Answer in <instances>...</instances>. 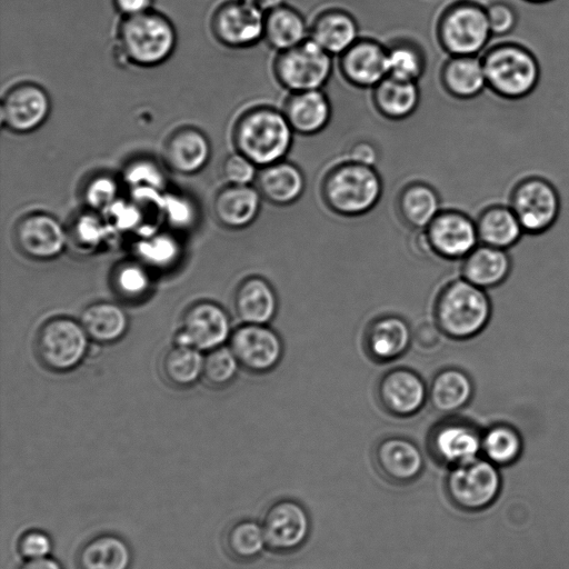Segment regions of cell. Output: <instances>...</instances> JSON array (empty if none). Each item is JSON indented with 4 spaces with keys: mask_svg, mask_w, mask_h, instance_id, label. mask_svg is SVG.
Returning a JSON list of instances; mask_svg holds the SVG:
<instances>
[{
    "mask_svg": "<svg viewBox=\"0 0 569 569\" xmlns=\"http://www.w3.org/2000/svg\"><path fill=\"white\" fill-rule=\"evenodd\" d=\"M492 36H505L517 23L516 10L505 2H493L485 7Z\"/></svg>",
    "mask_w": 569,
    "mask_h": 569,
    "instance_id": "c3c4849f",
    "label": "cell"
},
{
    "mask_svg": "<svg viewBox=\"0 0 569 569\" xmlns=\"http://www.w3.org/2000/svg\"><path fill=\"white\" fill-rule=\"evenodd\" d=\"M261 198L259 190L250 184H227L214 196V217L227 228H246L258 217Z\"/></svg>",
    "mask_w": 569,
    "mask_h": 569,
    "instance_id": "603a6c76",
    "label": "cell"
},
{
    "mask_svg": "<svg viewBox=\"0 0 569 569\" xmlns=\"http://www.w3.org/2000/svg\"><path fill=\"white\" fill-rule=\"evenodd\" d=\"M257 189L276 204L292 203L305 190L302 172L292 163L279 161L263 167L257 177Z\"/></svg>",
    "mask_w": 569,
    "mask_h": 569,
    "instance_id": "f546056e",
    "label": "cell"
},
{
    "mask_svg": "<svg viewBox=\"0 0 569 569\" xmlns=\"http://www.w3.org/2000/svg\"><path fill=\"white\" fill-rule=\"evenodd\" d=\"M20 569H61L59 563L50 558L29 559Z\"/></svg>",
    "mask_w": 569,
    "mask_h": 569,
    "instance_id": "11a10c76",
    "label": "cell"
},
{
    "mask_svg": "<svg viewBox=\"0 0 569 569\" xmlns=\"http://www.w3.org/2000/svg\"><path fill=\"white\" fill-rule=\"evenodd\" d=\"M80 323L91 340L111 343L124 336L129 319L119 305L100 301L88 306L82 311Z\"/></svg>",
    "mask_w": 569,
    "mask_h": 569,
    "instance_id": "d6a6232c",
    "label": "cell"
},
{
    "mask_svg": "<svg viewBox=\"0 0 569 569\" xmlns=\"http://www.w3.org/2000/svg\"><path fill=\"white\" fill-rule=\"evenodd\" d=\"M440 202L436 192L423 184H416L406 190L400 199L403 219L413 228H428L439 214Z\"/></svg>",
    "mask_w": 569,
    "mask_h": 569,
    "instance_id": "f35d334b",
    "label": "cell"
},
{
    "mask_svg": "<svg viewBox=\"0 0 569 569\" xmlns=\"http://www.w3.org/2000/svg\"><path fill=\"white\" fill-rule=\"evenodd\" d=\"M422 70L423 62L416 49L398 46L388 51V76L416 82Z\"/></svg>",
    "mask_w": 569,
    "mask_h": 569,
    "instance_id": "ee69618b",
    "label": "cell"
},
{
    "mask_svg": "<svg viewBox=\"0 0 569 569\" xmlns=\"http://www.w3.org/2000/svg\"><path fill=\"white\" fill-rule=\"evenodd\" d=\"M233 303L242 323L268 325L278 310L276 291L260 277L243 280L236 290Z\"/></svg>",
    "mask_w": 569,
    "mask_h": 569,
    "instance_id": "d4e9b609",
    "label": "cell"
},
{
    "mask_svg": "<svg viewBox=\"0 0 569 569\" xmlns=\"http://www.w3.org/2000/svg\"><path fill=\"white\" fill-rule=\"evenodd\" d=\"M202 351L187 346L174 345L164 356L162 369L169 382L177 387H189L203 373Z\"/></svg>",
    "mask_w": 569,
    "mask_h": 569,
    "instance_id": "74e56055",
    "label": "cell"
},
{
    "mask_svg": "<svg viewBox=\"0 0 569 569\" xmlns=\"http://www.w3.org/2000/svg\"><path fill=\"white\" fill-rule=\"evenodd\" d=\"M441 79L447 92L459 99L473 98L488 86L480 56H451Z\"/></svg>",
    "mask_w": 569,
    "mask_h": 569,
    "instance_id": "4dcf8cb0",
    "label": "cell"
},
{
    "mask_svg": "<svg viewBox=\"0 0 569 569\" xmlns=\"http://www.w3.org/2000/svg\"><path fill=\"white\" fill-rule=\"evenodd\" d=\"M481 450L492 463H511L522 451L521 435L510 423L496 422L482 431Z\"/></svg>",
    "mask_w": 569,
    "mask_h": 569,
    "instance_id": "8d00e7d4",
    "label": "cell"
},
{
    "mask_svg": "<svg viewBox=\"0 0 569 569\" xmlns=\"http://www.w3.org/2000/svg\"><path fill=\"white\" fill-rule=\"evenodd\" d=\"M411 332L408 323L397 316L375 320L366 333V347L377 361L387 362L402 356L409 348Z\"/></svg>",
    "mask_w": 569,
    "mask_h": 569,
    "instance_id": "484cf974",
    "label": "cell"
},
{
    "mask_svg": "<svg viewBox=\"0 0 569 569\" xmlns=\"http://www.w3.org/2000/svg\"><path fill=\"white\" fill-rule=\"evenodd\" d=\"M443 335L438 326L430 323L422 325L419 327L415 335L417 346L423 350L435 348L440 342V337Z\"/></svg>",
    "mask_w": 569,
    "mask_h": 569,
    "instance_id": "f5cc1de1",
    "label": "cell"
},
{
    "mask_svg": "<svg viewBox=\"0 0 569 569\" xmlns=\"http://www.w3.org/2000/svg\"><path fill=\"white\" fill-rule=\"evenodd\" d=\"M89 340L80 321L57 317L40 328L36 348L39 359L47 368L63 372L80 365L87 355Z\"/></svg>",
    "mask_w": 569,
    "mask_h": 569,
    "instance_id": "52a82bcc",
    "label": "cell"
},
{
    "mask_svg": "<svg viewBox=\"0 0 569 569\" xmlns=\"http://www.w3.org/2000/svg\"><path fill=\"white\" fill-rule=\"evenodd\" d=\"M482 432L470 421L452 419L438 425L430 435L435 458L453 466L477 458Z\"/></svg>",
    "mask_w": 569,
    "mask_h": 569,
    "instance_id": "ac0fdd59",
    "label": "cell"
},
{
    "mask_svg": "<svg viewBox=\"0 0 569 569\" xmlns=\"http://www.w3.org/2000/svg\"><path fill=\"white\" fill-rule=\"evenodd\" d=\"M162 156L166 164L181 174L201 171L211 156V144L200 129L184 126L176 129L167 138Z\"/></svg>",
    "mask_w": 569,
    "mask_h": 569,
    "instance_id": "ffe728a7",
    "label": "cell"
},
{
    "mask_svg": "<svg viewBox=\"0 0 569 569\" xmlns=\"http://www.w3.org/2000/svg\"><path fill=\"white\" fill-rule=\"evenodd\" d=\"M226 546L236 559H254L267 546L262 527L251 520L233 523L227 531Z\"/></svg>",
    "mask_w": 569,
    "mask_h": 569,
    "instance_id": "ab89813d",
    "label": "cell"
},
{
    "mask_svg": "<svg viewBox=\"0 0 569 569\" xmlns=\"http://www.w3.org/2000/svg\"><path fill=\"white\" fill-rule=\"evenodd\" d=\"M381 190L380 178L372 167L349 161L329 174L325 197L335 211L356 216L372 209Z\"/></svg>",
    "mask_w": 569,
    "mask_h": 569,
    "instance_id": "5b68a950",
    "label": "cell"
},
{
    "mask_svg": "<svg viewBox=\"0 0 569 569\" xmlns=\"http://www.w3.org/2000/svg\"><path fill=\"white\" fill-rule=\"evenodd\" d=\"M263 37L271 48L282 52L307 39V26L298 11L282 4L266 13Z\"/></svg>",
    "mask_w": 569,
    "mask_h": 569,
    "instance_id": "e575fe53",
    "label": "cell"
},
{
    "mask_svg": "<svg viewBox=\"0 0 569 569\" xmlns=\"http://www.w3.org/2000/svg\"><path fill=\"white\" fill-rule=\"evenodd\" d=\"M500 489V478L489 460L472 459L453 466L446 480L448 497L455 506L466 511L488 507Z\"/></svg>",
    "mask_w": 569,
    "mask_h": 569,
    "instance_id": "9c48e42d",
    "label": "cell"
},
{
    "mask_svg": "<svg viewBox=\"0 0 569 569\" xmlns=\"http://www.w3.org/2000/svg\"><path fill=\"white\" fill-rule=\"evenodd\" d=\"M257 167L249 158L237 151L224 159L221 173L228 184L247 186L257 180Z\"/></svg>",
    "mask_w": 569,
    "mask_h": 569,
    "instance_id": "bcb514c9",
    "label": "cell"
},
{
    "mask_svg": "<svg viewBox=\"0 0 569 569\" xmlns=\"http://www.w3.org/2000/svg\"><path fill=\"white\" fill-rule=\"evenodd\" d=\"M20 251L37 260L59 256L67 242V232L57 218L44 212H32L21 218L14 229Z\"/></svg>",
    "mask_w": 569,
    "mask_h": 569,
    "instance_id": "e0dca14e",
    "label": "cell"
},
{
    "mask_svg": "<svg viewBox=\"0 0 569 569\" xmlns=\"http://www.w3.org/2000/svg\"><path fill=\"white\" fill-rule=\"evenodd\" d=\"M123 180L132 191L156 193L164 187V176L154 161L141 158L134 159L126 166Z\"/></svg>",
    "mask_w": 569,
    "mask_h": 569,
    "instance_id": "60d3db41",
    "label": "cell"
},
{
    "mask_svg": "<svg viewBox=\"0 0 569 569\" xmlns=\"http://www.w3.org/2000/svg\"><path fill=\"white\" fill-rule=\"evenodd\" d=\"M426 233L432 251L447 259H463L480 243L476 220L460 210L439 213Z\"/></svg>",
    "mask_w": 569,
    "mask_h": 569,
    "instance_id": "2e32d148",
    "label": "cell"
},
{
    "mask_svg": "<svg viewBox=\"0 0 569 569\" xmlns=\"http://www.w3.org/2000/svg\"><path fill=\"white\" fill-rule=\"evenodd\" d=\"M130 561L128 545L113 535H100L90 539L78 557L80 569H128Z\"/></svg>",
    "mask_w": 569,
    "mask_h": 569,
    "instance_id": "836d02e7",
    "label": "cell"
},
{
    "mask_svg": "<svg viewBox=\"0 0 569 569\" xmlns=\"http://www.w3.org/2000/svg\"><path fill=\"white\" fill-rule=\"evenodd\" d=\"M139 253L156 266L168 264L178 253V246L168 236H156L140 243Z\"/></svg>",
    "mask_w": 569,
    "mask_h": 569,
    "instance_id": "7dc6e473",
    "label": "cell"
},
{
    "mask_svg": "<svg viewBox=\"0 0 569 569\" xmlns=\"http://www.w3.org/2000/svg\"><path fill=\"white\" fill-rule=\"evenodd\" d=\"M331 73V54L311 39L282 51L276 62L278 80L292 93L321 90Z\"/></svg>",
    "mask_w": 569,
    "mask_h": 569,
    "instance_id": "ba28073f",
    "label": "cell"
},
{
    "mask_svg": "<svg viewBox=\"0 0 569 569\" xmlns=\"http://www.w3.org/2000/svg\"><path fill=\"white\" fill-rule=\"evenodd\" d=\"M492 33L486 9L470 1H458L439 22V39L451 56H480Z\"/></svg>",
    "mask_w": 569,
    "mask_h": 569,
    "instance_id": "8992f818",
    "label": "cell"
},
{
    "mask_svg": "<svg viewBox=\"0 0 569 569\" xmlns=\"http://www.w3.org/2000/svg\"><path fill=\"white\" fill-rule=\"evenodd\" d=\"M249 1L264 13L284 4V0H249Z\"/></svg>",
    "mask_w": 569,
    "mask_h": 569,
    "instance_id": "9f6ffc18",
    "label": "cell"
},
{
    "mask_svg": "<svg viewBox=\"0 0 569 569\" xmlns=\"http://www.w3.org/2000/svg\"><path fill=\"white\" fill-rule=\"evenodd\" d=\"M231 333V322L226 310L214 302L200 301L186 310L174 345L208 352L221 347Z\"/></svg>",
    "mask_w": 569,
    "mask_h": 569,
    "instance_id": "4fadbf2b",
    "label": "cell"
},
{
    "mask_svg": "<svg viewBox=\"0 0 569 569\" xmlns=\"http://www.w3.org/2000/svg\"><path fill=\"white\" fill-rule=\"evenodd\" d=\"M283 113L296 132L313 134L328 124L331 106L321 90L293 92Z\"/></svg>",
    "mask_w": 569,
    "mask_h": 569,
    "instance_id": "83f0119b",
    "label": "cell"
},
{
    "mask_svg": "<svg viewBox=\"0 0 569 569\" xmlns=\"http://www.w3.org/2000/svg\"><path fill=\"white\" fill-rule=\"evenodd\" d=\"M230 348L240 366L251 372L272 370L281 360L283 345L267 325L243 323L230 337Z\"/></svg>",
    "mask_w": 569,
    "mask_h": 569,
    "instance_id": "5bb4252c",
    "label": "cell"
},
{
    "mask_svg": "<svg viewBox=\"0 0 569 569\" xmlns=\"http://www.w3.org/2000/svg\"><path fill=\"white\" fill-rule=\"evenodd\" d=\"M435 315L443 335L456 340H468L488 327L492 317V302L487 290L461 277L441 290Z\"/></svg>",
    "mask_w": 569,
    "mask_h": 569,
    "instance_id": "6da1fadb",
    "label": "cell"
},
{
    "mask_svg": "<svg viewBox=\"0 0 569 569\" xmlns=\"http://www.w3.org/2000/svg\"><path fill=\"white\" fill-rule=\"evenodd\" d=\"M104 226L92 213L80 216L74 223V236L82 247L97 244L103 237Z\"/></svg>",
    "mask_w": 569,
    "mask_h": 569,
    "instance_id": "681fc988",
    "label": "cell"
},
{
    "mask_svg": "<svg viewBox=\"0 0 569 569\" xmlns=\"http://www.w3.org/2000/svg\"><path fill=\"white\" fill-rule=\"evenodd\" d=\"M531 1H538V2H540V1H547V0H531Z\"/></svg>",
    "mask_w": 569,
    "mask_h": 569,
    "instance_id": "6f0895ef",
    "label": "cell"
},
{
    "mask_svg": "<svg viewBox=\"0 0 569 569\" xmlns=\"http://www.w3.org/2000/svg\"><path fill=\"white\" fill-rule=\"evenodd\" d=\"M358 38L355 19L347 12L332 10L318 17L313 23L310 39L329 54H343Z\"/></svg>",
    "mask_w": 569,
    "mask_h": 569,
    "instance_id": "1f68e13d",
    "label": "cell"
},
{
    "mask_svg": "<svg viewBox=\"0 0 569 569\" xmlns=\"http://www.w3.org/2000/svg\"><path fill=\"white\" fill-rule=\"evenodd\" d=\"M295 130L283 112L252 109L241 116L233 129V143L258 167L282 161L289 152Z\"/></svg>",
    "mask_w": 569,
    "mask_h": 569,
    "instance_id": "7a4b0ae2",
    "label": "cell"
},
{
    "mask_svg": "<svg viewBox=\"0 0 569 569\" xmlns=\"http://www.w3.org/2000/svg\"><path fill=\"white\" fill-rule=\"evenodd\" d=\"M113 283L118 293L132 299L148 291L150 279L140 264L128 262L118 267Z\"/></svg>",
    "mask_w": 569,
    "mask_h": 569,
    "instance_id": "f6af8a7d",
    "label": "cell"
},
{
    "mask_svg": "<svg viewBox=\"0 0 569 569\" xmlns=\"http://www.w3.org/2000/svg\"><path fill=\"white\" fill-rule=\"evenodd\" d=\"M473 395V380L459 368L439 371L428 389L431 406L445 415H453L465 408L472 400Z\"/></svg>",
    "mask_w": 569,
    "mask_h": 569,
    "instance_id": "4316f807",
    "label": "cell"
},
{
    "mask_svg": "<svg viewBox=\"0 0 569 569\" xmlns=\"http://www.w3.org/2000/svg\"><path fill=\"white\" fill-rule=\"evenodd\" d=\"M375 462L379 472L393 483H408L417 479L423 468L419 448L410 440L390 437L375 449Z\"/></svg>",
    "mask_w": 569,
    "mask_h": 569,
    "instance_id": "44dd1931",
    "label": "cell"
},
{
    "mask_svg": "<svg viewBox=\"0 0 569 569\" xmlns=\"http://www.w3.org/2000/svg\"><path fill=\"white\" fill-rule=\"evenodd\" d=\"M119 183L114 177L99 173L91 177L83 187L82 197L92 210L109 209L118 200Z\"/></svg>",
    "mask_w": 569,
    "mask_h": 569,
    "instance_id": "7bdbcfd3",
    "label": "cell"
},
{
    "mask_svg": "<svg viewBox=\"0 0 569 569\" xmlns=\"http://www.w3.org/2000/svg\"><path fill=\"white\" fill-rule=\"evenodd\" d=\"M117 44L127 62L142 68L156 67L173 53L177 32L164 14L151 9L123 17L118 27Z\"/></svg>",
    "mask_w": 569,
    "mask_h": 569,
    "instance_id": "3957f363",
    "label": "cell"
},
{
    "mask_svg": "<svg viewBox=\"0 0 569 569\" xmlns=\"http://www.w3.org/2000/svg\"><path fill=\"white\" fill-rule=\"evenodd\" d=\"M18 548L21 556L27 559L42 558L50 551L51 541L46 533L39 530H31L23 533Z\"/></svg>",
    "mask_w": 569,
    "mask_h": 569,
    "instance_id": "f907efd6",
    "label": "cell"
},
{
    "mask_svg": "<svg viewBox=\"0 0 569 569\" xmlns=\"http://www.w3.org/2000/svg\"><path fill=\"white\" fill-rule=\"evenodd\" d=\"M349 161L372 167L378 160L376 148L369 142H358L349 150Z\"/></svg>",
    "mask_w": 569,
    "mask_h": 569,
    "instance_id": "816d5d0a",
    "label": "cell"
},
{
    "mask_svg": "<svg viewBox=\"0 0 569 569\" xmlns=\"http://www.w3.org/2000/svg\"><path fill=\"white\" fill-rule=\"evenodd\" d=\"M239 366L231 348L221 346L204 356L202 376L211 386L222 387L234 379Z\"/></svg>",
    "mask_w": 569,
    "mask_h": 569,
    "instance_id": "b9f144b4",
    "label": "cell"
},
{
    "mask_svg": "<svg viewBox=\"0 0 569 569\" xmlns=\"http://www.w3.org/2000/svg\"><path fill=\"white\" fill-rule=\"evenodd\" d=\"M261 527L268 548L283 553L305 543L310 531V520L301 505L283 499L267 509Z\"/></svg>",
    "mask_w": 569,
    "mask_h": 569,
    "instance_id": "9a60e30c",
    "label": "cell"
},
{
    "mask_svg": "<svg viewBox=\"0 0 569 569\" xmlns=\"http://www.w3.org/2000/svg\"><path fill=\"white\" fill-rule=\"evenodd\" d=\"M479 242L499 249L510 250L523 238L525 231L509 206H492L476 219Z\"/></svg>",
    "mask_w": 569,
    "mask_h": 569,
    "instance_id": "f1b7e54d",
    "label": "cell"
},
{
    "mask_svg": "<svg viewBox=\"0 0 569 569\" xmlns=\"http://www.w3.org/2000/svg\"><path fill=\"white\" fill-rule=\"evenodd\" d=\"M487 84L508 98H520L536 87L539 67L533 54L516 44H501L480 54Z\"/></svg>",
    "mask_w": 569,
    "mask_h": 569,
    "instance_id": "277c9868",
    "label": "cell"
},
{
    "mask_svg": "<svg viewBox=\"0 0 569 569\" xmlns=\"http://www.w3.org/2000/svg\"><path fill=\"white\" fill-rule=\"evenodd\" d=\"M378 393L382 406L390 413L409 417L423 407L428 397V388L415 371L397 368L382 377Z\"/></svg>",
    "mask_w": 569,
    "mask_h": 569,
    "instance_id": "d6986e66",
    "label": "cell"
},
{
    "mask_svg": "<svg viewBox=\"0 0 569 569\" xmlns=\"http://www.w3.org/2000/svg\"><path fill=\"white\" fill-rule=\"evenodd\" d=\"M264 18L266 13L249 0H227L214 10L211 30L220 43L246 48L263 38Z\"/></svg>",
    "mask_w": 569,
    "mask_h": 569,
    "instance_id": "7c38bea8",
    "label": "cell"
},
{
    "mask_svg": "<svg viewBox=\"0 0 569 569\" xmlns=\"http://www.w3.org/2000/svg\"><path fill=\"white\" fill-rule=\"evenodd\" d=\"M375 103L388 118L401 119L415 111L419 102V89L415 81L388 76L375 87Z\"/></svg>",
    "mask_w": 569,
    "mask_h": 569,
    "instance_id": "d590c367",
    "label": "cell"
},
{
    "mask_svg": "<svg viewBox=\"0 0 569 569\" xmlns=\"http://www.w3.org/2000/svg\"><path fill=\"white\" fill-rule=\"evenodd\" d=\"M510 207L526 236L541 237L556 224L560 212V200L550 182L531 178L517 187Z\"/></svg>",
    "mask_w": 569,
    "mask_h": 569,
    "instance_id": "30bf717a",
    "label": "cell"
},
{
    "mask_svg": "<svg viewBox=\"0 0 569 569\" xmlns=\"http://www.w3.org/2000/svg\"><path fill=\"white\" fill-rule=\"evenodd\" d=\"M50 111L51 101L44 88L30 81L19 82L2 97L1 124L13 133H30L47 121Z\"/></svg>",
    "mask_w": 569,
    "mask_h": 569,
    "instance_id": "8fae6325",
    "label": "cell"
},
{
    "mask_svg": "<svg viewBox=\"0 0 569 569\" xmlns=\"http://www.w3.org/2000/svg\"><path fill=\"white\" fill-rule=\"evenodd\" d=\"M346 78L359 87H376L388 77V51L371 41L356 42L341 60Z\"/></svg>",
    "mask_w": 569,
    "mask_h": 569,
    "instance_id": "cb8c5ba5",
    "label": "cell"
},
{
    "mask_svg": "<svg viewBox=\"0 0 569 569\" xmlns=\"http://www.w3.org/2000/svg\"><path fill=\"white\" fill-rule=\"evenodd\" d=\"M512 270L509 250L479 243L462 259L461 276L472 284L490 290L506 282Z\"/></svg>",
    "mask_w": 569,
    "mask_h": 569,
    "instance_id": "7402d4cb",
    "label": "cell"
},
{
    "mask_svg": "<svg viewBox=\"0 0 569 569\" xmlns=\"http://www.w3.org/2000/svg\"><path fill=\"white\" fill-rule=\"evenodd\" d=\"M153 0H113L118 12L123 17L139 14L152 9Z\"/></svg>",
    "mask_w": 569,
    "mask_h": 569,
    "instance_id": "db71d44e",
    "label": "cell"
}]
</instances>
